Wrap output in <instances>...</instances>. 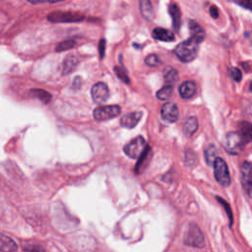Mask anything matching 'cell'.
Instances as JSON below:
<instances>
[{"label": "cell", "mask_w": 252, "mask_h": 252, "mask_svg": "<svg viewBox=\"0 0 252 252\" xmlns=\"http://www.w3.org/2000/svg\"><path fill=\"white\" fill-rule=\"evenodd\" d=\"M198 46L199 42L190 37L179 43L175 47L174 53L182 62H190L196 58L198 53Z\"/></svg>", "instance_id": "cell-1"}, {"label": "cell", "mask_w": 252, "mask_h": 252, "mask_svg": "<svg viewBox=\"0 0 252 252\" xmlns=\"http://www.w3.org/2000/svg\"><path fill=\"white\" fill-rule=\"evenodd\" d=\"M184 244L197 248H202L205 246L204 235L197 224L192 223L189 225L184 236Z\"/></svg>", "instance_id": "cell-2"}, {"label": "cell", "mask_w": 252, "mask_h": 252, "mask_svg": "<svg viewBox=\"0 0 252 252\" xmlns=\"http://www.w3.org/2000/svg\"><path fill=\"white\" fill-rule=\"evenodd\" d=\"M216 180L223 187H227L230 184V176L226 162L221 158H217L213 163Z\"/></svg>", "instance_id": "cell-3"}, {"label": "cell", "mask_w": 252, "mask_h": 252, "mask_svg": "<svg viewBox=\"0 0 252 252\" xmlns=\"http://www.w3.org/2000/svg\"><path fill=\"white\" fill-rule=\"evenodd\" d=\"M121 108L119 105H102L94 110V118L97 121H103L114 118L120 114Z\"/></svg>", "instance_id": "cell-4"}, {"label": "cell", "mask_w": 252, "mask_h": 252, "mask_svg": "<svg viewBox=\"0 0 252 252\" xmlns=\"http://www.w3.org/2000/svg\"><path fill=\"white\" fill-rule=\"evenodd\" d=\"M146 147L145 139L142 136H138L124 147V153L131 158H138Z\"/></svg>", "instance_id": "cell-5"}, {"label": "cell", "mask_w": 252, "mask_h": 252, "mask_svg": "<svg viewBox=\"0 0 252 252\" xmlns=\"http://www.w3.org/2000/svg\"><path fill=\"white\" fill-rule=\"evenodd\" d=\"M244 143L240 137V135L236 132H230L226 135L224 140L225 150L232 155H237L242 150Z\"/></svg>", "instance_id": "cell-6"}, {"label": "cell", "mask_w": 252, "mask_h": 252, "mask_svg": "<svg viewBox=\"0 0 252 252\" xmlns=\"http://www.w3.org/2000/svg\"><path fill=\"white\" fill-rule=\"evenodd\" d=\"M92 98L95 103L104 102L109 96V90L104 83H96L92 87L91 90Z\"/></svg>", "instance_id": "cell-7"}, {"label": "cell", "mask_w": 252, "mask_h": 252, "mask_svg": "<svg viewBox=\"0 0 252 252\" xmlns=\"http://www.w3.org/2000/svg\"><path fill=\"white\" fill-rule=\"evenodd\" d=\"M160 114L163 120L167 122H176L179 117L178 107L174 102H165L161 106Z\"/></svg>", "instance_id": "cell-8"}, {"label": "cell", "mask_w": 252, "mask_h": 252, "mask_svg": "<svg viewBox=\"0 0 252 252\" xmlns=\"http://www.w3.org/2000/svg\"><path fill=\"white\" fill-rule=\"evenodd\" d=\"M241 183L248 197H251V163L244 161L241 166Z\"/></svg>", "instance_id": "cell-9"}, {"label": "cell", "mask_w": 252, "mask_h": 252, "mask_svg": "<svg viewBox=\"0 0 252 252\" xmlns=\"http://www.w3.org/2000/svg\"><path fill=\"white\" fill-rule=\"evenodd\" d=\"M82 19L81 15L69 12H54L48 16V20L51 22H77Z\"/></svg>", "instance_id": "cell-10"}, {"label": "cell", "mask_w": 252, "mask_h": 252, "mask_svg": "<svg viewBox=\"0 0 252 252\" xmlns=\"http://www.w3.org/2000/svg\"><path fill=\"white\" fill-rule=\"evenodd\" d=\"M143 113L141 111H134V112H130L125 114L124 116H122V118L120 119V124L121 126L125 127V128H134L140 121V119L142 118Z\"/></svg>", "instance_id": "cell-11"}, {"label": "cell", "mask_w": 252, "mask_h": 252, "mask_svg": "<svg viewBox=\"0 0 252 252\" xmlns=\"http://www.w3.org/2000/svg\"><path fill=\"white\" fill-rule=\"evenodd\" d=\"M197 91V87L194 82L186 81L182 83L179 87V94L183 98H190L192 97Z\"/></svg>", "instance_id": "cell-12"}, {"label": "cell", "mask_w": 252, "mask_h": 252, "mask_svg": "<svg viewBox=\"0 0 252 252\" xmlns=\"http://www.w3.org/2000/svg\"><path fill=\"white\" fill-rule=\"evenodd\" d=\"M189 29H190V32H191V37L194 38L195 40H197L199 43L202 42L205 38V32L202 29V27L194 22V21H190L189 22Z\"/></svg>", "instance_id": "cell-13"}, {"label": "cell", "mask_w": 252, "mask_h": 252, "mask_svg": "<svg viewBox=\"0 0 252 252\" xmlns=\"http://www.w3.org/2000/svg\"><path fill=\"white\" fill-rule=\"evenodd\" d=\"M78 63H79V60L76 56L68 55L64 59L63 64H62V74L63 75H68L71 72H73L76 69V67L78 66Z\"/></svg>", "instance_id": "cell-14"}, {"label": "cell", "mask_w": 252, "mask_h": 252, "mask_svg": "<svg viewBox=\"0 0 252 252\" xmlns=\"http://www.w3.org/2000/svg\"><path fill=\"white\" fill-rule=\"evenodd\" d=\"M139 4H140V11L142 16L148 21L153 20L155 13H154V8L152 6L151 0H139Z\"/></svg>", "instance_id": "cell-15"}, {"label": "cell", "mask_w": 252, "mask_h": 252, "mask_svg": "<svg viewBox=\"0 0 252 252\" xmlns=\"http://www.w3.org/2000/svg\"><path fill=\"white\" fill-rule=\"evenodd\" d=\"M17 250H18V246L16 242L9 236L0 233V251L13 252Z\"/></svg>", "instance_id": "cell-16"}, {"label": "cell", "mask_w": 252, "mask_h": 252, "mask_svg": "<svg viewBox=\"0 0 252 252\" xmlns=\"http://www.w3.org/2000/svg\"><path fill=\"white\" fill-rule=\"evenodd\" d=\"M154 38L161 41H172L174 40V34L172 32L161 28H156L153 31Z\"/></svg>", "instance_id": "cell-17"}, {"label": "cell", "mask_w": 252, "mask_h": 252, "mask_svg": "<svg viewBox=\"0 0 252 252\" xmlns=\"http://www.w3.org/2000/svg\"><path fill=\"white\" fill-rule=\"evenodd\" d=\"M198 129V120L196 117L192 116L186 119L183 125V132L187 137H191Z\"/></svg>", "instance_id": "cell-18"}, {"label": "cell", "mask_w": 252, "mask_h": 252, "mask_svg": "<svg viewBox=\"0 0 252 252\" xmlns=\"http://www.w3.org/2000/svg\"><path fill=\"white\" fill-rule=\"evenodd\" d=\"M169 14L172 19V27L175 31H178L180 26V20H181V13L176 4H170L169 6Z\"/></svg>", "instance_id": "cell-19"}, {"label": "cell", "mask_w": 252, "mask_h": 252, "mask_svg": "<svg viewBox=\"0 0 252 252\" xmlns=\"http://www.w3.org/2000/svg\"><path fill=\"white\" fill-rule=\"evenodd\" d=\"M244 144H248L251 141V124L247 121L241 122L239 125L238 133Z\"/></svg>", "instance_id": "cell-20"}, {"label": "cell", "mask_w": 252, "mask_h": 252, "mask_svg": "<svg viewBox=\"0 0 252 252\" xmlns=\"http://www.w3.org/2000/svg\"><path fill=\"white\" fill-rule=\"evenodd\" d=\"M204 156H205V159L208 165L212 166L215 159L218 158V150L214 145H209L205 151H204Z\"/></svg>", "instance_id": "cell-21"}, {"label": "cell", "mask_w": 252, "mask_h": 252, "mask_svg": "<svg viewBox=\"0 0 252 252\" xmlns=\"http://www.w3.org/2000/svg\"><path fill=\"white\" fill-rule=\"evenodd\" d=\"M163 79L166 85H173L178 79L177 71L172 67H167L163 71Z\"/></svg>", "instance_id": "cell-22"}, {"label": "cell", "mask_w": 252, "mask_h": 252, "mask_svg": "<svg viewBox=\"0 0 252 252\" xmlns=\"http://www.w3.org/2000/svg\"><path fill=\"white\" fill-rule=\"evenodd\" d=\"M30 94L32 96L38 98L43 103H48L52 97L48 92H46L44 90H40V89H32L30 91Z\"/></svg>", "instance_id": "cell-23"}, {"label": "cell", "mask_w": 252, "mask_h": 252, "mask_svg": "<svg viewBox=\"0 0 252 252\" xmlns=\"http://www.w3.org/2000/svg\"><path fill=\"white\" fill-rule=\"evenodd\" d=\"M150 153H151V148L149 146L146 147V149L144 150V152L140 155V157L138 158L139 160L137 162V165H136V168H135V171L137 172V174H139L142 170H143V167L146 166L145 165V161L147 159H149V156H150Z\"/></svg>", "instance_id": "cell-24"}, {"label": "cell", "mask_w": 252, "mask_h": 252, "mask_svg": "<svg viewBox=\"0 0 252 252\" xmlns=\"http://www.w3.org/2000/svg\"><path fill=\"white\" fill-rule=\"evenodd\" d=\"M173 93V87L171 85H165L159 91L157 92V97L160 100H167L171 97Z\"/></svg>", "instance_id": "cell-25"}, {"label": "cell", "mask_w": 252, "mask_h": 252, "mask_svg": "<svg viewBox=\"0 0 252 252\" xmlns=\"http://www.w3.org/2000/svg\"><path fill=\"white\" fill-rule=\"evenodd\" d=\"M75 44H76V42H75L74 39H67V40H64V41L60 42V43L56 46V51H64V50L70 49V48L74 47Z\"/></svg>", "instance_id": "cell-26"}, {"label": "cell", "mask_w": 252, "mask_h": 252, "mask_svg": "<svg viewBox=\"0 0 252 252\" xmlns=\"http://www.w3.org/2000/svg\"><path fill=\"white\" fill-rule=\"evenodd\" d=\"M114 72H115L116 76H117L122 82H124V83H126V84H129V83H130L129 77L127 76V73H126V71H125L123 68L118 67V66H115V67H114Z\"/></svg>", "instance_id": "cell-27"}, {"label": "cell", "mask_w": 252, "mask_h": 252, "mask_svg": "<svg viewBox=\"0 0 252 252\" xmlns=\"http://www.w3.org/2000/svg\"><path fill=\"white\" fill-rule=\"evenodd\" d=\"M217 200H218V201L222 205V207L224 208V210H225V212H226V215H227V217H228V220H229V225H231L233 219H232V212H231V209H230L228 203H227L225 200H223L222 198L219 197V196H217Z\"/></svg>", "instance_id": "cell-28"}, {"label": "cell", "mask_w": 252, "mask_h": 252, "mask_svg": "<svg viewBox=\"0 0 252 252\" xmlns=\"http://www.w3.org/2000/svg\"><path fill=\"white\" fill-rule=\"evenodd\" d=\"M145 62H146L147 65L154 67V66H157V65L158 64L159 59H158V57L156 54H150V55H148V56L146 57Z\"/></svg>", "instance_id": "cell-29"}, {"label": "cell", "mask_w": 252, "mask_h": 252, "mask_svg": "<svg viewBox=\"0 0 252 252\" xmlns=\"http://www.w3.org/2000/svg\"><path fill=\"white\" fill-rule=\"evenodd\" d=\"M229 75H230V77H231L235 82H239V81L241 80V78H242L241 71H240L238 68H236V67L230 68V70H229Z\"/></svg>", "instance_id": "cell-30"}, {"label": "cell", "mask_w": 252, "mask_h": 252, "mask_svg": "<svg viewBox=\"0 0 252 252\" xmlns=\"http://www.w3.org/2000/svg\"><path fill=\"white\" fill-rule=\"evenodd\" d=\"M81 85H82V79L80 77H76L72 83V89L77 90L81 87Z\"/></svg>", "instance_id": "cell-31"}, {"label": "cell", "mask_w": 252, "mask_h": 252, "mask_svg": "<svg viewBox=\"0 0 252 252\" xmlns=\"http://www.w3.org/2000/svg\"><path fill=\"white\" fill-rule=\"evenodd\" d=\"M24 250H26V251H43L44 249L38 245H32V246L31 245V246H26L24 248Z\"/></svg>", "instance_id": "cell-32"}, {"label": "cell", "mask_w": 252, "mask_h": 252, "mask_svg": "<svg viewBox=\"0 0 252 252\" xmlns=\"http://www.w3.org/2000/svg\"><path fill=\"white\" fill-rule=\"evenodd\" d=\"M210 14H211V16H212L214 19H217V18L219 17V10H218L217 6H215V5L211 6V8H210Z\"/></svg>", "instance_id": "cell-33"}, {"label": "cell", "mask_w": 252, "mask_h": 252, "mask_svg": "<svg viewBox=\"0 0 252 252\" xmlns=\"http://www.w3.org/2000/svg\"><path fill=\"white\" fill-rule=\"evenodd\" d=\"M104 49H105V40L101 39L99 42V54H100V58H103L104 56Z\"/></svg>", "instance_id": "cell-34"}, {"label": "cell", "mask_w": 252, "mask_h": 252, "mask_svg": "<svg viewBox=\"0 0 252 252\" xmlns=\"http://www.w3.org/2000/svg\"><path fill=\"white\" fill-rule=\"evenodd\" d=\"M239 4H241L242 6H244L247 9H250L251 0H239Z\"/></svg>", "instance_id": "cell-35"}, {"label": "cell", "mask_w": 252, "mask_h": 252, "mask_svg": "<svg viewBox=\"0 0 252 252\" xmlns=\"http://www.w3.org/2000/svg\"><path fill=\"white\" fill-rule=\"evenodd\" d=\"M30 3L32 4H39V3H45V2H49V0H28Z\"/></svg>", "instance_id": "cell-36"}, {"label": "cell", "mask_w": 252, "mask_h": 252, "mask_svg": "<svg viewBox=\"0 0 252 252\" xmlns=\"http://www.w3.org/2000/svg\"><path fill=\"white\" fill-rule=\"evenodd\" d=\"M241 66L243 67V68H246V72H249L250 71V63L249 62H242L241 63Z\"/></svg>", "instance_id": "cell-37"}, {"label": "cell", "mask_w": 252, "mask_h": 252, "mask_svg": "<svg viewBox=\"0 0 252 252\" xmlns=\"http://www.w3.org/2000/svg\"><path fill=\"white\" fill-rule=\"evenodd\" d=\"M59 1H62V0H49V2L53 3V2H59Z\"/></svg>", "instance_id": "cell-38"}]
</instances>
